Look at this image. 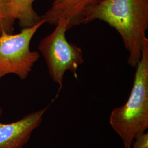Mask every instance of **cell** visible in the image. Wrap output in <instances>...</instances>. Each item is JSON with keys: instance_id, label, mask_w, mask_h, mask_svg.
<instances>
[{"instance_id": "cell-1", "label": "cell", "mask_w": 148, "mask_h": 148, "mask_svg": "<svg viewBox=\"0 0 148 148\" xmlns=\"http://www.w3.org/2000/svg\"><path fill=\"white\" fill-rule=\"evenodd\" d=\"M95 20L118 32L128 53L127 63L136 68L148 29V0H103L87 9L82 24Z\"/></svg>"}, {"instance_id": "cell-2", "label": "cell", "mask_w": 148, "mask_h": 148, "mask_svg": "<svg viewBox=\"0 0 148 148\" xmlns=\"http://www.w3.org/2000/svg\"><path fill=\"white\" fill-rule=\"evenodd\" d=\"M133 85L127 102L111 111L110 124L122 140L124 148H131L138 135L148 128V39L143 42L142 56L136 66Z\"/></svg>"}, {"instance_id": "cell-3", "label": "cell", "mask_w": 148, "mask_h": 148, "mask_svg": "<svg viewBox=\"0 0 148 148\" xmlns=\"http://www.w3.org/2000/svg\"><path fill=\"white\" fill-rule=\"evenodd\" d=\"M67 30L68 23L59 21L53 32L41 40L38 47L50 77L59 85V92L63 87L66 71H69L77 77V70L84 61L81 48L67 40Z\"/></svg>"}, {"instance_id": "cell-4", "label": "cell", "mask_w": 148, "mask_h": 148, "mask_svg": "<svg viewBox=\"0 0 148 148\" xmlns=\"http://www.w3.org/2000/svg\"><path fill=\"white\" fill-rule=\"evenodd\" d=\"M44 24L45 21L41 19L32 27L21 29L18 34H0V80L10 74L22 80L28 77L40 57L38 51L30 50V43Z\"/></svg>"}, {"instance_id": "cell-5", "label": "cell", "mask_w": 148, "mask_h": 148, "mask_svg": "<svg viewBox=\"0 0 148 148\" xmlns=\"http://www.w3.org/2000/svg\"><path fill=\"white\" fill-rule=\"evenodd\" d=\"M49 106L32 112L16 121L8 123L0 122V148H23L38 127Z\"/></svg>"}, {"instance_id": "cell-6", "label": "cell", "mask_w": 148, "mask_h": 148, "mask_svg": "<svg viewBox=\"0 0 148 148\" xmlns=\"http://www.w3.org/2000/svg\"><path fill=\"white\" fill-rule=\"evenodd\" d=\"M103 0H53L52 5L41 18L51 25L59 21L68 23V30L82 24L86 11L90 7L98 5Z\"/></svg>"}, {"instance_id": "cell-7", "label": "cell", "mask_w": 148, "mask_h": 148, "mask_svg": "<svg viewBox=\"0 0 148 148\" xmlns=\"http://www.w3.org/2000/svg\"><path fill=\"white\" fill-rule=\"evenodd\" d=\"M35 0H12V14L23 28L35 25L41 21V16L33 8Z\"/></svg>"}, {"instance_id": "cell-8", "label": "cell", "mask_w": 148, "mask_h": 148, "mask_svg": "<svg viewBox=\"0 0 148 148\" xmlns=\"http://www.w3.org/2000/svg\"><path fill=\"white\" fill-rule=\"evenodd\" d=\"M15 21L12 14V0H0V34L12 33Z\"/></svg>"}, {"instance_id": "cell-9", "label": "cell", "mask_w": 148, "mask_h": 148, "mask_svg": "<svg viewBox=\"0 0 148 148\" xmlns=\"http://www.w3.org/2000/svg\"><path fill=\"white\" fill-rule=\"evenodd\" d=\"M131 148H148V133H143L136 136Z\"/></svg>"}, {"instance_id": "cell-10", "label": "cell", "mask_w": 148, "mask_h": 148, "mask_svg": "<svg viewBox=\"0 0 148 148\" xmlns=\"http://www.w3.org/2000/svg\"><path fill=\"white\" fill-rule=\"evenodd\" d=\"M2 114H3V109H2V108L0 106V117L2 116Z\"/></svg>"}]
</instances>
